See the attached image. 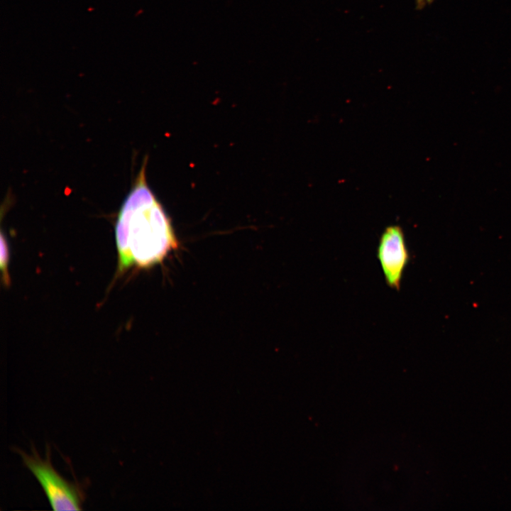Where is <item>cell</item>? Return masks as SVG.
Returning a JSON list of instances; mask_svg holds the SVG:
<instances>
[{
	"instance_id": "cell-1",
	"label": "cell",
	"mask_w": 511,
	"mask_h": 511,
	"mask_svg": "<svg viewBox=\"0 0 511 511\" xmlns=\"http://www.w3.org/2000/svg\"><path fill=\"white\" fill-rule=\"evenodd\" d=\"M145 163L124 200L116 224L119 272L130 267H150L177 246L170 220L149 188Z\"/></svg>"
},
{
	"instance_id": "cell-2",
	"label": "cell",
	"mask_w": 511,
	"mask_h": 511,
	"mask_svg": "<svg viewBox=\"0 0 511 511\" xmlns=\"http://www.w3.org/2000/svg\"><path fill=\"white\" fill-rule=\"evenodd\" d=\"M26 467L34 475L44 490L54 510H79L82 498L77 488L65 480L53 468L49 461L34 454L21 453Z\"/></svg>"
},
{
	"instance_id": "cell-3",
	"label": "cell",
	"mask_w": 511,
	"mask_h": 511,
	"mask_svg": "<svg viewBox=\"0 0 511 511\" xmlns=\"http://www.w3.org/2000/svg\"><path fill=\"white\" fill-rule=\"evenodd\" d=\"M377 257L386 284L392 289L400 290L403 273L410 259L400 226L392 224L384 229L377 247Z\"/></svg>"
},
{
	"instance_id": "cell-4",
	"label": "cell",
	"mask_w": 511,
	"mask_h": 511,
	"mask_svg": "<svg viewBox=\"0 0 511 511\" xmlns=\"http://www.w3.org/2000/svg\"><path fill=\"white\" fill-rule=\"evenodd\" d=\"M9 261V251L6 239L4 234L1 235V253H0V267L2 275V280L6 285L10 284V278L8 271V264Z\"/></svg>"
},
{
	"instance_id": "cell-5",
	"label": "cell",
	"mask_w": 511,
	"mask_h": 511,
	"mask_svg": "<svg viewBox=\"0 0 511 511\" xmlns=\"http://www.w3.org/2000/svg\"><path fill=\"white\" fill-rule=\"evenodd\" d=\"M434 0H415V7L417 10H422L426 6L430 5Z\"/></svg>"
}]
</instances>
